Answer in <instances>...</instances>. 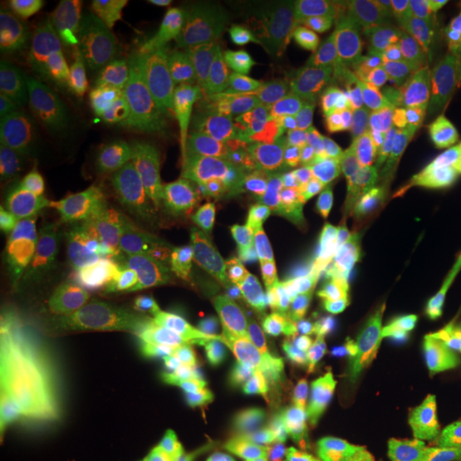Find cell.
<instances>
[{"instance_id": "3957f363", "label": "cell", "mask_w": 461, "mask_h": 461, "mask_svg": "<svg viewBox=\"0 0 461 461\" xmlns=\"http://www.w3.org/2000/svg\"><path fill=\"white\" fill-rule=\"evenodd\" d=\"M194 99V120L229 177L255 173L282 152L293 131L286 86L238 34L207 39Z\"/></svg>"}, {"instance_id": "cb8c5ba5", "label": "cell", "mask_w": 461, "mask_h": 461, "mask_svg": "<svg viewBox=\"0 0 461 461\" xmlns=\"http://www.w3.org/2000/svg\"><path fill=\"white\" fill-rule=\"evenodd\" d=\"M45 461H112V451L101 431L90 420H86L77 429H73Z\"/></svg>"}, {"instance_id": "83f0119b", "label": "cell", "mask_w": 461, "mask_h": 461, "mask_svg": "<svg viewBox=\"0 0 461 461\" xmlns=\"http://www.w3.org/2000/svg\"><path fill=\"white\" fill-rule=\"evenodd\" d=\"M455 429H453V442L461 447V395L455 400Z\"/></svg>"}, {"instance_id": "ba28073f", "label": "cell", "mask_w": 461, "mask_h": 461, "mask_svg": "<svg viewBox=\"0 0 461 461\" xmlns=\"http://www.w3.org/2000/svg\"><path fill=\"white\" fill-rule=\"evenodd\" d=\"M65 62L37 34L0 28V124L11 135H28L54 124L71 99Z\"/></svg>"}, {"instance_id": "6da1fadb", "label": "cell", "mask_w": 461, "mask_h": 461, "mask_svg": "<svg viewBox=\"0 0 461 461\" xmlns=\"http://www.w3.org/2000/svg\"><path fill=\"white\" fill-rule=\"evenodd\" d=\"M321 157L325 188L308 229L325 288L305 316L367 333H414L420 321L419 288L397 267L361 203L342 129L322 143Z\"/></svg>"}, {"instance_id": "f1b7e54d", "label": "cell", "mask_w": 461, "mask_h": 461, "mask_svg": "<svg viewBox=\"0 0 461 461\" xmlns=\"http://www.w3.org/2000/svg\"><path fill=\"white\" fill-rule=\"evenodd\" d=\"M459 395H461V391H459ZM459 395H455V400H457V397H459Z\"/></svg>"}, {"instance_id": "4316f807", "label": "cell", "mask_w": 461, "mask_h": 461, "mask_svg": "<svg viewBox=\"0 0 461 461\" xmlns=\"http://www.w3.org/2000/svg\"><path fill=\"white\" fill-rule=\"evenodd\" d=\"M417 461H461V447H457V445L448 447V448H445V451L429 455V457H423Z\"/></svg>"}, {"instance_id": "ffe728a7", "label": "cell", "mask_w": 461, "mask_h": 461, "mask_svg": "<svg viewBox=\"0 0 461 461\" xmlns=\"http://www.w3.org/2000/svg\"><path fill=\"white\" fill-rule=\"evenodd\" d=\"M280 461H359L333 403H325L278 442Z\"/></svg>"}, {"instance_id": "603a6c76", "label": "cell", "mask_w": 461, "mask_h": 461, "mask_svg": "<svg viewBox=\"0 0 461 461\" xmlns=\"http://www.w3.org/2000/svg\"><path fill=\"white\" fill-rule=\"evenodd\" d=\"M45 265L20 241L0 233V291L3 295L43 278Z\"/></svg>"}, {"instance_id": "484cf974", "label": "cell", "mask_w": 461, "mask_h": 461, "mask_svg": "<svg viewBox=\"0 0 461 461\" xmlns=\"http://www.w3.org/2000/svg\"><path fill=\"white\" fill-rule=\"evenodd\" d=\"M372 7L393 15H419L428 11L429 0H372Z\"/></svg>"}, {"instance_id": "30bf717a", "label": "cell", "mask_w": 461, "mask_h": 461, "mask_svg": "<svg viewBox=\"0 0 461 461\" xmlns=\"http://www.w3.org/2000/svg\"><path fill=\"white\" fill-rule=\"evenodd\" d=\"M461 56V26L448 20L423 22L408 43L395 77L383 92L366 101L350 118L346 131L366 132L412 118L420 105L440 101Z\"/></svg>"}, {"instance_id": "d4e9b609", "label": "cell", "mask_w": 461, "mask_h": 461, "mask_svg": "<svg viewBox=\"0 0 461 461\" xmlns=\"http://www.w3.org/2000/svg\"><path fill=\"white\" fill-rule=\"evenodd\" d=\"M440 107L445 118L448 120H461V56L457 71L453 75V82L448 86L445 95L440 96Z\"/></svg>"}, {"instance_id": "5bb4252c", "label": "cell", "mask_w": 461, "mask_h": 461, "mask_svg": "<svg viewBox=\"0 0 461 461\" xmlns=\"http://www.w3.org/2000/svg\"><path fill=\"white\" fill-rule=\"evenodd\" d=\"M197 120H184V154L173 171L169 216L193 241H207L222 218L214 167Z\"/></svg>"}, {"instance_id": "277c9868", "label": "cell", "mask_w": 461, "mask_h": 461, "mask_svg": "<svg viewBox=\"0 0 461 461\" xmlns=\"http://www.w3.org/2000/svg\"><path fill=\"white\" fill-rule=\"evenodd\" d=\"M350 173L380 240L414 286L434 278L438 210L420 169L417 115L366 132L342 129Z\"/></svg>"}, {"instance_id": "9a60e30c", "label": "cell", "mask_w": 461, "mask_h": 461, "mask_svg": "<svg viewBox=\"0 0 461 461\" xmlns=\"http://www.w3.org/2000/svg\"><path fill=\"white\" fill-rule=\"evenodd\" d=\"M319 7V0H235L229 20L241 41L280 73L288 58L303 48L305 26Z\"/></svg>"}, {"instance_id": "d6986e66", "label": "cell", "mask_w": 461, "mask_h": 461, "mask_svg": "<svg viewBox=\"0 0 461 461\" xmlns=\"http://www.w3.org/2000/svg\"><path fill=\"white\" fill-rule=\"evenodd\" d=\"M434 282L447 305L451 333L455 395L461 391V212H448L438 221L434 238Z\"/></svg>"}, {"instance_id": "7a4b0ae2", "label": "cell", "mask_w": 461, "mask_h": 461, "mask_svg": "<svg viewBox=\"0 0 461 461\" xmlns=\"http://www.w3.org/2000/svg\"><path fill=\"white\" fill-rule=\"evenodd\" d=\"M68 149L103 193L143 210L169 207L176 169L158 137L157 109L122 45L86 73Z\"/></svg>"}, {"instance_id": "2e32d148", "label": "cell", "mask_w": 461, "mask_h": 461, "mask_svg": "<svg viewBox=\"0 0 461 461\" xmlns=\"http://www.w3.org/2000/svg\"><path fill=\"white\" fill-rule=\"evenodd\" d=\"M310 235L308 224L285 218L238 216L224 230V258L240 288L252 295L265 276Z\"/></svg>"}, {"instance_id": "8fae6325", "label": "cell", "mask_w": 461, "mask_h": 461, "mask_svg": "<svg viewBox=\"0 0 461 461\" xmlns=\"http://www.w3.org/2000/svg\"><path fill=\"white\" fill-rule=\"evenodd\" d=\"M0 229L48 267L73 250L67 197L48 171L9 149L0 158Z\"/></svg>"}, {"instance_id": "7402d4cb", "label": "cell", "mask_w": 461, "mask_h": 461, "mask_svg": "<svg viewBox=\"0 0 461 461\" xmlns=\"http://www.w3.org/2000/svg\"><path fill=\"white\" fill-rule=\"evenodd\" d=\"M420 169L438 212H461V129L420 137Z\"/></svg>"}, {"instance_id": "ac0fdd59", "label": "cell", "mask_w": 461, "mask_h": 461, "mask_svg": "<svg viewBox=\"0 0 461 461\" xmlns=\"http://www.w3.org/2000/svg\"><path fill=\"white\" fill-rule=\"evenodd\" d=\"M322 288L325 272L314 241L308 235L265 276L252 297L269 310H295L305 316L321 299Z\"/></svg>"}, {"instance_id": "44dd1931", "label": "cell", "mask_w": 461, "mask_h": 461, "mask_svg": "<svg viewBox=\"0 0 461 461\" xmlns=\"http://www.w3.org/2000/svg\"><path fill=\"white\" fill-rule=\"evenodd\" d=\"M109 14L105 0H28L24 15L39 39L56 48L77 43L96 31Z\"/></svg>"}, {"instance_id": "e0dca14e", "label": "cell", "mask_w": 461, "mask_h": 461, "mask_svg": "<svg viewBox=\"0 0 461 461\" xmlns=\"http://www.w3.org/2000/svg\"><path fill=\"white\" fill-rule=\"evenodd\" d=\"M58 389L14 363L0 366V445L3 453L37 447L54 425Z\"/></svg>"}, {"instance_id": "5b68a950", "label": "cell", "mask_w": 461, "mask_h": 461, "mask_svg": "<svg viewBox=\"0 0 461 461\" xmlns=\"http://www.w3.org/2000/svg\"><path fill=\"white\" fill-rule=\"evenodd\" d=\"M73 265L84 286L129 331L171 319L173 285L163 258L129 221L77 193H67Z\"/></svg>"}, {"instance_id": "52a82bcc", "label": "cell", "mask_w": 461, "mask_h": 461, "mask_svg": "<svg viewBox=\"0 0 461 461\" xmlns=\"http://www.w3.org/2000/svg\"><path fill=\"white\" fill-rule=\"evenodd\" d=\"M205 43L201 0H154L126 34L122 48L157 112L182 120L197 112L194 88Z\"/></svg>"}, {"instance_id": "7c38bea8", "label": "cell", "mask_w": 461, "mask_h": 461, "mask_svg": "<svg viewBox=\"0 0 461 461\" xmlns=\"http://www.w3.org/2000/svg\"><path fill=\"white\" fill-rule=\"evenodd\" d=\"M331 366L312 353H285L261 363L241 395V419L255 431H288L330 403Z\"/></svg>"}, {"instance_id": "4fadbf2b", "label": "cell", "mask_w": 461, "mask_h": 461, "mask_svg": "<svg viewBox=\"0 0 461 461\" xmlns=\"http://www.w3.org/2000/svg\"><path fill=\"white\" fill-rule=\"evenodd\" d=\"M325 188L322 157L310 148L282 149L255 173L240 197L238 216L265 214L310 224Z\"/></svg>"}, {"instance_id": "8992f818", "label": "cell", "mask_w": 461, "mask_h": 461, "mask_svg": "<svg viewBox=\"0 0 461 461\" xmlns=\"http://www.w3.org/2000/svg\"><path fill=\"white\" fill-rule=\"evenodd\" d=\"M3 361L32 372L54 389L75 387L90 355V321L65 282L39 278L3 295Z\"/></svg>"}, {"instance_id": "9c48e42d", "label": "cell", "mask_w": 461, "mask_h": 461, "mask_svg": "<svg viewBox=\"0 0 461 461\" xmlns=\"http://www.w3.org/2000/svg\"><path fill=\"white\" fill-rule=\"evenodd\" d=\"M339 423L359 461H406L400 438V387L384 363L342 355L331 363Z\"/></svg>"}]
</instances>
